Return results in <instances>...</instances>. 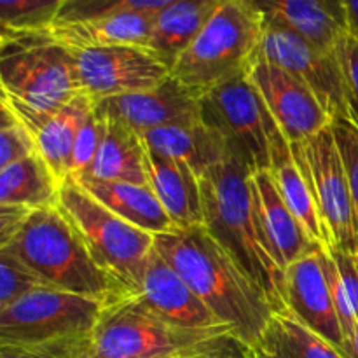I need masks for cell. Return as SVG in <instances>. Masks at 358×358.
Wrapping results in <instances>:
<instances>
[{
  "mask_svg": "<svg viewBox=\"0 0 358 358\" xmlns=\"http://www.w3.org/2000/svg\"><path fill=\"white\" fill-rule=\"evenodd\" d=\"M37 154V143L30 129L2 105L0 119V168Z\"/></svg>",
  "mask_w": 358,
  "mask_h": 358,
  "instance_id": "34",
  "label": "cell"
},
{
  "mask_svg": "<svg viewBox=\"0 0 358 358\" xmlns=\"http://www.w3.org/2000/svg\"><path fill=\"white\" fill-rule=\"evenodd\" d=\"M343 2H345L350 34H353L358 38V0H343Z\"/></svg>",
  "mask_w": 358,
  "mask_h": 358,
  "instance_id": "39",
  "label": "cell"
},
{
  "mask_svg": "<svg viewBox=\"0 0 358 358\" xmlns=\"http://www.w3.org/2000/svg\"><path fill=\"white\" fill-rule=\"evenodd\" d=\"M336 55H338L339 63H341L346 83H348L352 96L358 108V38L355 35L346 31L339 38L338 45H336Z\"/></svg>",
  "mask_w": 358,
  "mask_h": 358,
  "instance_id": "37",
  "label": "cell"
},
{
  "mask_svg": "<svg viewBox=\"0 0 358 358\" xmlns=\"http://www.w3.org/2000/svg\"><path fill=\"white\" fill-rule=\"evenodd\" d=\"M201 119L222 135L229 152L252 171L268 170L273 115L247 72L201 94Z\"/></svg>",
  "mask_w": 358,
  "mask_h": 358,
  "instance_id": "10",
  "label": "cell"
},
{
  "mask_svg": "<svg viewBox=\"0 0 358 358\" xmlns=\"http://www.w3.org/2000/svg\"><path fill=\"white\" fill-rule=\"evenodd\" d=\"M84 180L129 182V184L149 185L147 149L142 136L136 135L122 122L105 117L103 140L96 157L86 173L76 182Z\"/></svg>",
  "mask_w": 358,
  "mask_h": 358,
  "instance_id": "23",
  "label": "cell"
},
{
  "mask_svg": "<svg viewBox=\"0 0 358 358\" xmlns=\"http://www.w3.org/2000/svg\"><path fill=\"white\" fill-rule=\"evenodd\" d=\"M154 17L150 13H122L76 23H55L48 28L52 38L69 49L105 45H149Z\"/></svg>",
  "mask_w": 358,
  "mask_h": 358,
  "instance_id": "22",
  "label": "cell"
},
{
  "mask_svg": "<svg viewBox=\"0 0 358 358\" xmlns=\"http://www.w3.org/2000/svg\"><path fill=\"white\" fill-rule=\"evenodd\" d=\"M0 250H7L52 289L108 304L129 290L105 271L79 231L58 206L31 212L23 229Z\"/></svg>",
  "mask_w": 358,
  "mask_h": 358,
  "instance_id": "5",
  "label": "cell"
},
{
  "mask_svg": "<svg viewBox=\"0 0 358 358\" xmlns=\"http://www.w3.org/2000/svg\"><path fill=\"white\" fill-rule=\"evenodd\" d=\"M93 358H254L231 329L194 331L161 320L126 294L105 304L93 331Z\"/></svg>",
  "mask_w": 358,
  "mask_h": 358,
  "instance_id": "3",
  "label": "cell"
},
{
  "mask_svg": "<svg viewBox=\"0 0 358 358\" xmlns=\"http://www.w3.org/2000/svg\"><path fill=\"white\" fill-rule=\"evenodd\" d=\"M131 296L161 320L177 327L194 331L231 329L219 322L156 248L147 259L138 289Z\"/></svg>",
  "mask_w": 358,
  "mask_h": 358,
  "instance_id": "15",
  "label": "cell"
},
{
  "mask_svg": "<svg viewBox=\"0 0 358 358\" xmlns=\"http://www.w3.org/2000/svg\"><path fill=\"white\" fill-rule=\"evenodd\" d=\"M149 185L177 229L203 226L201 177L187 163L147 150Z\"/></svg>",
  "mask_w": 358,
  "mask_h": 358,
  "instance_id": "19",
  "label": "cell"
},
{
  "mask_svg": "<svg viewBox=\"0 0 358 358\" xmlns=\"http://www.w3.org/2000/svg\"><path fill=\"white\" fill-rule=\"evenodd\" d=\"M105 304L91 297L38 287L0 310V346H30L93 334Z\"/></svg>",
  "mask_w": 358,
  "mask_h": 358,
  "instance_id": "8",
  "label": "cell"
},
{
  "mask_svg": "<svg viewBox=\"0 0 358 358\" xmlns=\"http://www.w3.org/2000/svg\"><path fill=\"white\" fill-rule=\"evenodd\" d=\"M222 0H175L156 13L152 34L149 38L150 52L173 69L182 52L215 14Z\"/></svg>",
  "mask_w": 358,
  "mask_h": 358,
  "instance_id": "24",
  "label": "cell"
},
{
  "mask_svg": "<svg viewBox=\"0 0 358 358\" xmlns=\"http://www.w3.org/2000/svg\"><path fill=\"white\" fill-rule=\"evenodd\" d=\"M35 210L16 205H0V247H6L21 229Z\"/></svg>",
  "mask_w": 358,
  "mask_h": 358,
  "instance_id": "38",
  "label": "cell"
},
{
  "mask_svg": "<svg viewBox=\"0 0 358 358\" xmlns=\"http://www.w3.org/2000/svg\"><path fill=\"white\" fill-rule=\"evenodd\" d=\"M91 358H93V357H91Z\"/></svg>",
  "mask_w": 358,
  "mask_h": 358,
  "instance_id": "41",
  "label": "cell"
},
{
  "mask_svg": "<svg viewBox=\"0 0 358 358\" xmlns=\"http://www.w3.org/2000/svg\"><path fill=\"white\" fill-rule=\"evenodd\" d=\"M93 334L73 336L30 346H0V358H91Z\"/></svg>",
  "mask_w": 358,
  "mask_h": 358,
  "instance_id": "32",
  "label": "cell"
},
{
  "mask_svg": "<svg viewBox=\"0 0 358 358\" xmlns=\"http://www.w3.org/2000/svg\"><path fill=\"white\" fill-rule=\"evenodd\" d=\"M66 0H0L2 30L30 31L52 27Z\"/></svg>",
  "mask_w": 358,
  "mask_h": 358,
  "instance_id": "30",
  "label": "cell"
},
{
  "mask_svg": "<svg viewBox=\"0 0 358 358\" xmlns=\"http://www.w3.org/2000/svg\"><path fill=\"white\" fill-rule=\"evenodd\" d=\"M175 0H66L55 23H76L122 13L156 14Z\"/></svg>",
  "mask_w": 358,
  "mask_h": 358,
  "instance_id": "31",
  "label": "cell"
},
{
  "mask_svg": "<svg viewBox=\"0 0 358 358\" xmlns=\"http://www.w3.org/2000/svg\"><path fill=\"white\" fill-rule=\"evenodd\" d=\"M252 191L266 248L280 269L285 271L297 259L320 247L290 212L268 170L252 173Z\"/></svg>",
  "mask_w": 358,
  "mask_h": 358,
  "instance_id": "17",
  "label": "cell"
},
{
  "mask_svg": "<svg viewBox=\"0 0 358 358\" xmlns=\"http://www.w3.org/2000/svg\"><path fill=\"white\" fill-rule=\"evenodd\" d=\"M331 129L336 136L343 161H345L346 171H348L358 231V126L350 119L338 117L331 121Z\"/></svg>",
  "mask_w": 358,
  "mask_h": 358,
  "instance_id": "36",
  "label": "cell"
},
{
  "mask_svg": "<svg viewBox=\"0 0 358 358\" xmlns=\"http://www.w3.org/2000/svg\"><path fill=\"white\" fill-rule=\"evenodd\" d=\"M331 240V248L358 254L352 185L331 126L311 138L290 143Z\"/></svg>",
  "mask_w": 358,
  "mask_h": 358,
  "instance_id": "9",
  "label": "cell"
},
{
  "mask_svg": "<svg viewBox=\"0 0 358 358\" xmlns=\"http://www.w3.org/2000/svg\"><path fill=\"white\" fill-rule=\"evenodd\" d=\"M322 248L308 252L285 269V306L308 329L343 352L345 336L322 262Z\"/></svg>",
  "mask_w": 358,
  "mask_h": 358,
  "instance_id": "16",
  "label": "cell"
},
{
  "mask_svg": "<svg viewBox=\"0 0 358 358\" xmlns=\"http://www.w3.org/2000/svg\"><path fill=\"white\" fill-rule=\"evenodd\" d=\"M94 105L96 103L90 96L79 93L59 110L49 115L34 131L38 156L48 163L62 184L70 178L72 150L76 145L77 133Z\"/></svg>",
  "mask_w": 358,
  "mask_h": 358,
  "instance_id": "26",
  "label": "cell"
},
{
  "mask_svg": "<svg viewBox=\"0 0 358 358\" xmlns=\"http://www.w3.org/2000/svg\"><path fill=\"white\" fill-rule=\"evenodd\" d=\"M105 133V117L96 110V105L87 115L84 124L77 133L76 145L72 150V166H70V178L77 180L83 177L96 157L100 143ZM69 178V180H70Z\"/></svg>",
  "mask_w": 358,
  "mask_h": 358,
  "instance_id": "35",
  "label": "cell"
},
{
  "mask_svg": "<svg viewBox=\"0 0 358 358\" xmlns=\"http://www.w3.org/2000/svg\"><path fill=\"white\" fill-rule=\"evenodd\" d=\"M58 208L79 231L94 261L129 294L135 292L154 250L152 234L122 220L72 178L62 185Z\"/></svg>",
  "mask_w": 358,
  "mask_h": 358,
  "instance_id": "7",
  "label": "cell"
},
{
  "mask_svg": "<svg viewBox=\"0 0 358 358\" xmlns=\"http://www.w3.org/2000/svg\"><path fill=\"white\" fill-rule=\"evenodd\" d=\"M259 56L278 65L310 87L331 121L343 117L358 126L357 103L336 51L318 48L280 24L266 23Z\"/></svg>",
  "mask_w": 358,
  "mask_h": 358,
  "instance_id": "11",
  "label": "cell"
},
{
  "mask_svg": "<svg viewBox=\"0 0 358 358\" xmlns=\"http://www.w3.org/2000/svg\"><path fill=\"white\" fill-rule=\"evenodd\" d=\"M62 182L37 154L0 168V205L30 210L58 206Z\"/></svg>",
  "mask_w": 358,
  "mask_h": 358,
  "instance_id": "27",
  "label": "cell"
},
{
  "mask_svg": "<svg viewBox=\"0 0 358 358\" xmlns=\"http://www.w3.org/2000/svg\"><path fill=\"white\" fill-rule=\"evenodd\" d=\"M322 262L345 341L358 329V254L322 248Z\"/></svg>",
  "mask_w": 358,
  "mask_h": 358,
  "instance_id": "29",
  "label": "cell"
},
{
  "mask_svg": "<svg viewBox=\"0 0 358 358\" xmlns=\"http://www.w3.org/2000/svg\"><path fill=\"white\" fill-rule=\"evenodd\" d=\"M38 287H48L30 268L7 250H0V310Z\"/></svg>",
  "mask_w": 358,
  "mask_h": 358,
  "instance_id": "33",
  "label": "cell"
},
{
  "mask_svg": "<svg viewBox=\"0 0 358 358\" xmlns=\"http://www.w3.org/2000/svg\"><path fill=\"white\" fill-rule=\"evenodd\" d=\"M2 105L35 129L80 93L73 56L45 30H2L0 48Z\"/></svg>",
  "mask_w": 358,
  "mask_h": 358,
  "instance_id": "4",
  "label": "cell"
},
{
  "mask_svg": "<svg viewBox=\"0 0 358 358\" xmlns=\"http://www.w3.org/2000/svg\"><path fill=\"white\" fill-rule=\"evenodd\" d=\"M142 140L149 152L184 161L199 177L229 156L222 135L203 119L150 129L143 133Z\"/></svg>",
  "mask_w": 358,
  "mask_h": 358,
  "instance_id": "21",
  "label": "cell"
},
{
  "mask_svg": "<svg viewBox=\"0 0 358 358\" xmlns=\"http://www.w3.org/2000/svg\"><path fill=\"white\" fill-rule=\"evenodd\" d=\"M154 248L240 341L257 345L275 308L205 226L157 234Z\"/></svg>",
  "mask_w": 358,
  "mask_h": 358,
  "instance_id": "1",
  "label": "cell"
},
{
  "mask_svg": "<svg viewBox=\"0 0 358 358\" xmlns=\"http://www.w3.org/2000/svg\"><path fill=\"white\" fill-rule=\"evenodd\" d=\"M264 17L250 0H222L201 34L180 55L171 77L198 94L247 72L259 55Z\"/></svg>",
  "mask_w": 358,
  "mask_h": 358,
  "instance_id": "6",
  "label": "cell"
},
{
  "mask_svg": "<svg viewBox=\"0 0 358 358\" xmlns=\"http://www.w3.org/2000/svg\"><path fill=\"white\" fill-rule=\"evenodd\" d=\"M343 355L346 358H358V329L348 341H345V346H343Z\"/></svg>",
  "mask_w": 358,
  "mask_h": 358,
  "instance_id": "40",
  "label": "cell"
},
{
  "mask_svg": "<svg viewBox=\"0 0 358 358\" xmlns=\"http://www.w3.org/2000/svg\"><path fill=\"white\" fill-rule=\"evenodd\" d=\"M269 149H271V152H269L271 161H269L268 171L271 173L283 201L287 203L290 212L296 215V219L303 224V227L315 243L324 248H331V240H329V234L313 201L306 177H304L296 157H294L292 145L283 136L282 129L278 128L275 119L269 124Z\"/></svg>",
  "mask_w": 358,
  "mask_h": 358,
  "instance_id": "20",
  "label": "cell"
},
{
  "mask_svg": "<svg viewBox=\"0 0 358 358\" xmlns=\"http://www.w3.org/2000/svg\"><path fill=\"white\" fill-rule=\"evenodd\" d=\"M254 171L234 154L201 175L203 215L210 234L266 294L275 311L285 306V271L266 248L252 191Z\"/></svg>",
  "mask_w": 358,
  "mask_h": 358,
  "instance_id": "2",
  "label": "cell"
},
{
  "mask_svg": "<svg viewBox=\"0 0 358 358\" xmlns=\"http://www.w3.org/2000/svg\"><path fill=\"white\" fill-rule=\"evenodd\" d=\"M247 73L290 143L311 138L331 126V117L310 87L278 65L257 55Z\"/></svg>",
  "mask_w": 358,
  "mask_h": 358,
  "instance_id": "13",
  "label": "cell"
},
{
  "mask_svg": "<svg viewBox=\"0 0 358 358\" xmlns=\"http://www.w3.org/2000/svg\"><path fill=\"white\" fill-rule=\"evenodd\" d=\"M96 110L105 117L122 122L142 136L150 129L199 121L201 94L194 93L170 76L159 86L150 90L98 101Z\"/></svg>",
  "mask_w": 358,
  "mask_h": 358,
  "instance_id": "14",
  "label": "cell"
},
{
  "mask_svg": "<svg viewBox=\"0 0 358 358\" xmlns=\"http://www.w3.org/2000/svg\"><path fill=\"white\" fill-rule=\"evenodd\" d=\"M77 184L83 185L93 198L122 220L152 236L177 231L150 185L98 180H84Z\"/></svg>",
  "mask_w": 358,
  "mask_h": 358,
  "instance_id": "25",
  "label": "cell"
},
{
  "mask_svg": "<svg viewBox=\"0 0 358 358\" xmlns=\"http://www.w3.org/2000/svg\"><path fill=\"white\" fill-rule=\"evenodd\" d=\"M254 358H346L341 350L308 329L289 310L276 311L252 348Z\"/></svg>",
  "mask_w": 358,
  "mask_h": 358,
  "instance_id": "28",
  "label": "cell"
},
{
  "mask_svg": "<svg viewBox=\"0 0 358 358\" xmlns=\"http://www.w3.org/2000/svg\"><path fill=\"white\" fill-rule=\"evenodd\" d=\"M266 23L292 30L327 51L350 31L343 0H250Z\"/></svg>",
  "mask_w": 358,
  "mask_h": 358,
  "instance_id": "18",
  "label": "cell"
},
{
  "mask_svg": "<svg viewBox=\"0 0 358 358\" xmlns=\"http://www.w3.org/2000/svg\"><path fill=\"white\" fill-rule=\"evenodd\" d=\"M79 91L94 103L159 86L171 76L166 63L136 45L70 49Z\"/></svg>",
  "mask_w": 358,
  "mask_h": 358,
  "instance_id": "12",
  "label": "cell"
}]
</instances>
